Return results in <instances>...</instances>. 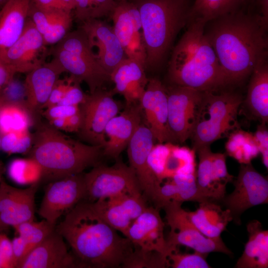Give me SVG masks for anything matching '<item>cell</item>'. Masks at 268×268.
<instances>
[{"label": "cell", "mask_w": 268, "mask_h": 268, "mask_svg": "<svg viewBox=\"0 0 268 268\" xmlns=\"http://www.w3.org/2000/svg\"><path fill=\"white\" fill-rule=\"evenodd\" d=\"M210 23L204 33L231 85L242 82L268 60V24L239 9Z\"/></svg>", "instance_id": "1"}, {"label": "cell", "mask_w": 268, "mask_h": 268, "mask_svg": "<svg viewBox=\"0 0 268 268\" xmlns=\"http://www.w3.org/2000/svg\"><path fill=\"white\" fill-rule=\"evenodd\" d=\"M55 230L69 245L78 268H125L134 250L85 201L67 212Z\"/></svg>", "instance_id": "2"}, {"label": "cell", "mask_w": 268, "mask_h": 268, "mask_svg": "<svg viewBox=\"0 0 268 268\" xmlns=\"http://www.w3.org/2000/svg\"><path fill=\"white\" fill-rule=\"evenodd\" d=\"M189 22L169 62L171 84L201 91H218L232 85L205 35L206 23L200 19Z\"/></svg>", "instance_id": "3"}, {"label": "cell", "mask_w": 268, "mask_h": 268, "mask_svg": "<svg viewBox=\"0 0 268 268\" xmlns=\"http://www.w3.org/2000/svg\"><path fill=\"white\" fill-rule=\"evenodd\" d=\"M34 122L35 130L31 134V146L27 153L42 168V179L50 182L82 173L99 164L102 146L72 138L37 118Z\"/></svg>", "instance_id": "4"}, {"label": "cell", "mask_w": 268, "mask_h": 268, "mask_svg": "<svg viewBox=\"0 0 268 268\" xmlns=\"http://www.w3.org/2000/svg\"><path fill=\"white\" fill-rule=\"evenodd\" d=\"M185 0H134L140 16L145 69L163 64L174 40L188 22Z\"/></svg>", "instance_id": "5"}, {"label": "cell", "mask_w": 268, "mask_h": 268, "mask_svg": "<svg viewBox=\"0 0 268 268\" xmlns=\"http://www.w3.org/2000/svg\"><path fill=\"white\" fill-rule=\"evenodd\" d=\"M242 96L230 90L203 91L198 120L191 138L192 149L209 146L240 129L237 116Z\"/></svg>", "instance_id": "6"}, {"label": "cell", "mask_w": 268, "mask_h": 268, "mask_svg": "<svg viewBox=\"0 0 268 268\" xmlns=\"http://www.w3.org/2000/svg\"><path fill=\"white\" fill-rule=\"evenodd\" d=\"M53 59L65 72L88 86L90 93L102 88L111 80L110 74L99 63L82 28L69 32L51 51Z\"/></svg>", "instance_id": "7"}, {"label": "cell", "mask_w": 268, "mask_h": 268, "mask_svg": "<svg viewBox=\"0 0 268 268\" xmlns=\"http://www.w3.org/2000/svg\"><path fill=\"white\" fill-rule=\"evenodd\" d=\"M112 166L100 163L83 174L84 200L90 202L117 196L142 195L135 173L119 158Z\"/></svg>", "instance_id": "8"}, {"label": "cell", "mask_w": 268, "mask_h": 268, "mask_svg": "<svg viewBox=\"0 0 268 268\" xmlns=\"http://www.w3.org/2000/svg\"><path fill=\"white\" fill-rule=\"evenodd\" d=\"M182 202L171 201L162 208L170 228L166 240L169 254L178 249V246H186L195 251L209 254L219 252L233 255L221 238L211 239L203 235L191 221L188 211L182 207Z\"/></svg>", "instance_id": "9"}, {"label": "cell", "mask_w": 268, "mask_h": 268, "mask_svg": "<svg viewBox=\"0 0 268 268\" xmlns=\"http://www.w3.org/2000/svg\"><path fill=\"white\" fill-rule=\"evenodd\" d=\"M166 88L168 127L171 141L182 143L192 134L199 115L203 91L174 84Z\"/></svg>", "instance_id": "10"}, {"label": "cell", "mask_w": 268, "mask_h": 268, "mask_svg": "<svg viewBox=\"0 0 268 268\" xmlns=\"http://www.w3.org/2000/svg\"><path fill=\"white\" fill-rule=\"evenodd\" d=\"M111 91L99 89L87 94L79 105L81 124L77 132L84 142L103 147L105 143V127L114 117L121 111L122 104L113 98Z\"/></svg>", "instance_id": "11"}, {"label": "cell", "mask_w": 268, "mask_h": 268, "mask_svg": "<svg viewBox=\"0 0 268 268\" xmlns=\"http://www.w3.org/2000/svg\"><path fill=\"white\" fill-rule=\"evenodd\" d=\"M234 191L220 201L232 216V221L241 224V216L253 206L268 202V179L258 172L251 163L241 164L238 176L232 182Z\"/></svg>", "instance_id": "12"}, {"label": "cell", "mask_w": 268, "mask_h": 268, "mask_svg": "<svg viewBox=\"0 0 268 268\" xmlns=\"http://www.w3.org/2000/svg\"><path fill=\"white\" fill-rule=\"evenodd\" d=\"M84 197L82 173L50 182L45 189L38 214L56 225L59 218L84 200Z\"/></svg>", "instance_id": "13"}, {"label": "cell", "mask_w": 268, "mask_h": 268, "mask_svg": "<svg viewBox=\"0 0 268 268\" xmlns=\"http://www.w3.org/2000/svg\"><path fill=\"white\" fill-rule=\"evenodd\" d=\"M156 141L150 129L141 123L127 146L130 166L135 173L142 195L154 204L161 183L152 170L148 159Z\"/></svg>", "instance_id": "14"}, {"label": "cell", "mask_w": 268, "mask_h": 268, "mask_svg": "<svg viewBox=\"0 0 268 268\" xmlns=\"http://www.w3.org/2000/svg\"><path fill=\"white\" fill-rule=\"evenodd\" d=\"M114 32L127 58L134 59L145 68L146 53L139 11L133 2L120 0L111 11Z\"/></svg>", "instance_id": "15"}, {"label": "cell", "mask_w": 268, "mask_h": 268, "mask_svg": "<svg viewBox=\"0 0 268 268\" xmlns=\"http://www.w3.org/2000/svg\"><path fill=\"white\" fill-rule=\"evenodd\" d=\"M46 46L28 17L20 37L0 58L15 73H27L45 63Z\"/></svg>", "instance_id": "16"}, {"label": "cell", "mask_w": 268, "mask_h": 268, "mask_svg": "<svg viewBox=\"0 0 268 268\" xmlns=\"http://www.w3.org/2000/svg\"><path fill=\"white\" fill-rule=\"evenodd\" d=\"M146 200L143 195L125 194L90 203L105 222L126 237L130 227L147 206Z\"/></svg>", "instance_id": "17"}, {"label": "cell", "mask_w": 268, "mask_h": 268, "mask_svg": "<svg viewBox=\"0 0 268 268\" xmlns=\"http://www.w3.org/2000/svg\"><path fill=\"white\" fill-rule=\"evenodd\" d=\"M39 186L36 183L26 189L0 182V232L9 226L34 220L35 196Z\"/></svg>", "instance_id": "18"}, {"label": "cell", "mask_w": 268, "mask_h": 268, "mask_svg": "<svg viewBox=\"0 0 268 268\" xmlns=\"http://www.w3.org/2000/svg\"><path fill=\"white\" fill-rule=\"evenodd\" d=\"M195 151L188 147L167 142L155 144L149 154L148 163L162 184L164 180L186 172H196Z\"/></svg>", "instance_id": "19"}, {"label": "cell", "mask_w": 268, "mask_h": 268, "mask_svg": "<svg viewBox=\"0 0 268 268\" xmlns=\"http://www.w3.org/2000/svg\"><path fill=\"white\" fill-rule=\"evenodd\" d=\"M164 226L159 209L147 206L130 227L126 237L141 251L158 252L168 258L169 252L164 235Z\"/></svg>", "instance_id": "20"}, {"label": "cell", "mask_w": 268, "mask_h": 268, "mask_svg": "<svg viewBox=\"0 0 268 268\" xmlns=\"http://www.w3.org/2000/svg\"><path fill=\"white\" fill-rule=\"evenodd\" d=\"M65 72L60 63L53 58L27 73L23 84L24 104L33 117L41 113L42 107L60 75Z\"/></svg>", "instance_id": "21"}, {"label": "cell", "mask_w": 268, "mask_h": 268, "mask_svg": "<svg viewBox=\"0 0 268 268\" xmlns=\"http://www.w3.org/2000/svg\"><path fill=\"white\" fill-rule=\"evenodd\" d=\"M147 122L158 143L172 142L168 127V99L166 87L157 78H148L139 101Z\"/></svg>", "instance_id": "22"}, {"label": "cell", "mask_w": 268, "mask_h": 268, "mask_svg": "<svg viewBox=\"0 0 268 268\" xmlns=\"http://www.w3.org/2000/svg\"><path fill=\"white\" fill-rule=\"evenodd\" d=\"M85 33L90 46L97 50L96 57L110 74L127 56L113 27L99 18L88 19L80 27Z\"/></svg>", "instance_id": "23"}, {"label": "cell", "mask_w": 268, "mask_h": 268, "mask_svg": "<svg viewBox=\"0 0 268 268\" xmlns=\"http://www.w3.org/2000/svg\"><path fill=\"white\" fill-rule=\"evenodd\" d=\"M142 111L139 103L126 105L122 112L110 120L105 129L103 156L119 158L141 123Z\"/></svg>", "instance_id": "24"}, {"label": "cell", "mask_w": 268, "mask_h": 268, "mask_svg": "<svg viewBox=\"0 0 268 268\" xmlns=\"http://www.w3.org/2000/svg\"><path fill=\"white\" fill-rule=\"evenodd\" d=\"M78 268L64 238L55 230L33 249L17 268Z\"/></svg>", "instance_id": "25"}, {"label": "cell", "mask_w": 268, "mask_h": 268, "mask_svg": "<svg viewBox=\"0 0 268 268\" xmlns=\"http://www.w3.org/2000/svg\"><path fill=\"white\" fill-rule=\"evenodd\" d=\"M145 70L141 63L127 57L111 73V81L115 84L112 91L123 95L126 105L139 103L148 80Z\"/></svg>", "instance_id": "26"}, {"label": "cell", "mask_w": 268, "mask_h": 268, "mask_svg": "<svg viewBox=\"0 0 268 268\" xmlns=\"http://www.w3.org/2000/svg\"><path fill=\"white\" fill-rule=\"evenodd\" d=\"M28 17L42 35L46 46L55 45L63 39L69 32L72 22L71 11L40 9L32 2Z\"/></svg>", "instance_id": "27"}, {"label": "cell", "mask_w": 268, "mask_h": 268, "mask_svg": "<svg viewBox=\"0 0 268 268\" xmlns=\"http://www.w3.org/2000/svg\"><path fill=\"white\" fill-rule=\"evenodd\" d=\"M31 4V0H8L0 10V56L22 34Z\"/></svg>", "instance_id": "28"}, {"label": "cell", "mask_w": 268, "mask_h": 268, "mask_svg": "<svg viewBox=\"0 0 268 268\" xmlns=\"http://www.w3.org/2000/svg\"><path fill=\"white\" fill-rule=\"evenodd\" d=\"M191 221L206 237L218 239L232 221L230 211L223 209L218 202L205 201L199 203V207L194 211H188Z\"/></svg>", "instance_id": "29"}, {"label": "cell", "mask_w": 268, "mask_h": 268, "mask_svg": "<svg viewBox=\"0 0 268 268\" xmlns=\"http://www.w3.org/2000/svg\"><path fill=\"white\" fill-rule=\"evenodd\" d=\"M248 240L236 268H267L268 267V231L257 220L247 225Z\"/></svg>", "instance_id": "30"}, {"label": "cell", "mask_w": 268, "mask_h": 268, "mask_svg": "<svg viewBox=\"0 0 268 268\" xmlns=\"http://www.w3.org/2000/svg\"><path fill=\"white\" fill-rule=\"evenodd\" d=\"M251 75L245 104L254 119L266 124L268 121V60L258 64Z\"/></svg>", "instance_id": "31"}, {"label": "cell", "mask_w": 268, "mask_h": 268, "mask_svg": "<svg viewBox=\"0 0 268 268\" xmlns=\"http://www.w3.org/2000/svg\"><path fill=\"white\" fill-rule=\"evenodd\" d=\"M248 0H194L189 9L188 22L200 19L205 22L240 9Z\"/></svg>", "instance_id": "32"}, {"label": "cell", "mask_w": 268, "mask_h": 268, "mask_svg": "<svg viewBox=\"0 0 268 268\" xmlns=\"http://www.w3.org/2000/svg\"><path fill=\"white\" fill-rule=\"evenodd\" d=\"M228 136L225 144L226 154L240 164L250 163L260 153L253 134L239 129L232 132Z\"/></svg>", "instance_id": "33"}, {"label": "cell", "mask_w": 268, "mask_h": 268, "mask_svg": "<svg viewBox=\"0 0 268 268\" xmlns=\"http://www.w3.org/2000/svg\"><path fill=\"white\" fill-rule=\"evenodd\" d=\"M196 152L199 157L196 171V184L199 192L205 201L217 202L212 180L213 152L209 146L201 147Z\"/></svg>", "instance_id": "34"}, {"label": "cell", "mask_w": 268, "mask_h": 268, "mask_svg": "<svg viewBox=\"0 0 268 268\" xmlns=\"http://www.w3.org/2000/svg\"><path fill=\"white\" fill-rule=\"evenodd\" d=\"M31 116L24 103H9L0 112V134L28 130Z\"/></svg>", "instance_id": "35"}, {"label": "cell", "mask_w": 268, "mask_h": 268, "mask_svg": "<svg viewBox=\"0 0 268 268\" xmlns=\"http://www.w3.org/2000/svg\"><path fill=\"white\" fill-rule=\"evenodd\" d=\"M10 178L19 185H31L42 178V169L38 163L32 158L13 160L8 167Z\"/></svg>", "instance_id": "36"}, {"label": "cell", "mask_w": 268, "mask_h": 268, "mask_svg": "<svg viewBox=\"0 0 268 268\" xmlns=\"http://www.w3.org/2000/svg\"><path fill=\"white\" fill-rule=\"evenodd\" d=\"M55 226L43 219L39 222L25 221L13 228L26 241L29 253L55 230Z\"/></svg>", "instance_id": "37"}, {"label": "cell", "mask_w": 268, "mask_h": 268, "mask_svg": "<svg viewBox=\"0 0 268 268\" xmlns=\"http://www.w3.org/2000/svg\"><path fill=\"white\" fill-rule=\"evenodd\" d=\"M226 154L213 153L212 160V180L217 202L219 203L226 195V185L234 180L227 170Z\"/></svg>", "instance_id": "38"}, {"label": "cell", "mask_w": 268, "mask_h": 268, "mask_svg": "<svg viewBox=\"0 0 268 268\" xmlns=\"http://www.w3.org/2000/svg\"><path fill=\"white\" fill-rule=\"evenodd\" d=\"M28 130L11 132L2 135L1 148L9 154L28 153L32 144L31 134Z\"/></svg>", "instance_id": "39"}, {"label": "cell", "mask_w": 268, "mask_h": 268, "mask_svg": "<svg viewBox=\"0 0 268 268\" xmlns=\"http://www.w3.org/2000/svg\"><path fill=\"white\" fill-rule=\"evenodd\" d=\"M207 255L195 251L193 253H181L177 250L168 255V260L169 266L173 268H209Z\"/></svg>", "instance_id": "40"}, {"label": "cell", "mask_w": 268, "mask_h": 268, "mask_svg": "<svg viewBox=\"0 0 268 268\" xmlns=\"http://www.w3.org/2000/svg\"><path fill=\"white\" fill-rule=\"evenodd\" d=\"M76 78L70 75L64 79H59L54 86L42 110L57 105L63 98L68 88Z\"/></svg>", "instance_id": "41"}, {"label": "cell", "mask_w": 268, "mask_h": 268, "mask_svg": "<svg viewBox=\"0 0 268 268\" xmlns=\"http://www.w3.org/2000/svg\"><path fill=\"white\" fill-rule=\"evenodd\" d=\"M81 82L75 79L57 105L79 106L85 100L86 95L80 87Z\"/></svg>", "instance_id": "42"}, {"label": "cell", "mask_w": 268, "mask_h": 268, "mask_svg": "<svg viewBox=\"0 0 268 268\" xmlns=\"http://www.w3.org/2000/svg\"><path fill=\"white\" fill-rule=\"evenodd\" d=\"M13 261L11 241L0 232V268H13Z\"/></svg>", "instance_id": "43"}, {"label": "cell", "mask_w": 268, "mask_h": 268, "mask_svg": "<svg viewBox=\"0 0 268 268\" xmlns=\"http://www.w3.org/2000/svg\"><path fill=\"white\" fill-rule=\"evenodd\" d=\"M79 111V106L56 105L45 109L42 114L50 121L56 118H67Z\"/></svg>", "instance_id": "44"}, {"label": "cell", "mask_w": 268, "mask_h": 268, "mask_svg": "<svg viewBox=\"0 0 268 268\" xmlns=\"http://www.w3.org/2000/svg\"><path fill=\"white\" fill-rule=\"evenodd\" d=\"M260 153L262 155L263 164L268 168V134L266 124L261 123L254 134Z\"/></svg>", "instance_id": "45"}, {"label": "cell", "mask_w": 268, "mask_h": 268, "mask_svg": "<svg viewBox=\"0 0 268 268\" xmlns=\"http://www.w3.org/2000/svg\"><path fill=\"white\" fill-rule=\"evenodd\" d=\"M115 1L112 0H89L90 18H99L112 10Z\"/></svg>", "instance_id": "46"}, {"label": "cell", "mask_w": 268, "mask_h": 268, "mask_svg": "<svg viewBox=\"0 0 268 268\" xmlns=\"http://www.w3.org/2000/svg\"><path fill=\"white\" fill-rule=\"evenodd\" d=\"M14 268H17L28 253V246L24 239L18 236L11 241Z\"/></svg>", "instance_id": "47"}, {"label": "cell", "mask_w": 268, "mask_h": 268, "mask_svg": "<svg viewBox=\"0 0 268 268\" xmlns=\"http://www.w3.org/2000/svg\"><path fill=\"white\" fill-rule=\"evenodd\" d=\"M76 19L82 23L90 18L89 0H74Z\"/></svg>", "instance_id": "48"}, {"label": "cell", "mask_w": 268, "mask_h": 268, "mask_svg": "<svg viewBox=\"0 0 268 268\" xmlns=\"http://www.w3.org/2000/svg\"><path fill=\"white\" fill-rule=\"evenodd\" d=\"M15 74L0 58V88L3 89L11 83Z\"/></svg>", "instance_id": "49"}, {"label": "cell", "mask_w": 268, "mask_h": 268, "mask_svg": "<svg viewBox=\"0 0 268 268\" xmlns=\"http://www.w3.org/2000/svg\"><path fill=\"white\" fill-rule=\"evenodd\" d=\"M81 124V116L79 111L76 114L68 117L65 131L68 132L77 133Z\"/></svg>", "instance_id": "50"}, {"label": "cell", "mask_w": 268, "mask_h": 268, "mask_svg": "<svg viewBox=\"0 0 268 268\" xmlns=\"http://www.w3.org/2000/svg\"><path fill=\"white\" fill-rule=\"evenodd\" d=\"M31 2L34 6L40 9H64L59 0H31Z\"/></svg>", "instance_id": "51"}, {"label": "cell", "mask_w": 268, "mask_h": 268, "mask_svg": "<svg viewBox=\"0 0 268 268\" xmlns=\"http://www.w3.org/2000/svg\"><path fill=\"white\" fill-rule=\"evenodd\" d=\"M262 15H261L264 22L268 23V0H260Z\"/></svg>", "instance_id": "52"}, {"label": "cell", "mask_w": 268, "mask_h": 268, "mask_svg": "<svg viewBox=\"0 0 268 268\" xmlns=\"http://www.w3.org/2000/svg\"><path fill=\"white\" fill-rule=\"evenodd\" d=\"M63 8L67 10L72 11L74 9V0H59Z\"/></svg>", "instance_id": "53"}, {"label": "cell", "mask_w": 268, "mask_h": 268, "mask_svg": "<svg viewBox=\"0 0 268 268\" xmlns=\"http://www.w3.org/2000/svg\"><path fill=\"white\" fill-rule=\"evenodd\" d=\"M10 102H11L8 99L3 91L2 93L0 95V112L5 105Z\"/></svg>", "instance_id": "54"}, {"label": "cell", "mask_w": 268, "mask_h": 268, "mask_svg": "<svg viewBox=\"0 0 268 268\" xmlns=\"http://www.w3.org/2000/svg\"><path fill=\"white\" fill-rule=\"evenodd\" d=\"M3 171V168L2 164L0 163V182L1 181V176Z\"/></svg>", "instance_id": "55"}, {"label": "cell", "mask_w": 268, "mask_h": 268, "mask_svg": "<svg viewBox=\"0 0 268 268\" xmlns=\"http://www.w3.org/2000/svg\"><path fill=\"white\" fill-rule=\"evenodd\" d=\"M8 0H0V4H3L5 3Z\"/></svg>", "instance_id": "56"}, {"label": "cell", "mask_w": 268, "mask_h": 268, "mask_svg": "<svg viewBox=\"0 0 268 268\" xmlns=\"http://www.w3.org/2000/svg\"><path fill=\"white\" fill-rule=\"evenodd\" d=\"M1 135L0 134V149L1 148Z\"/></svg>", "instance_id": "57"}, {"label": "cell", "mask_w": 268, "mask_h": 268, "mask_svg": "<svg viewBox=\"0 0 268 268\" xmlns=\"http://www.w3.org/2000/svg\"><path fill=\"white\" fill-rule=\"evenodd\" d=\"M2 89H3L2 88H0V95L3 92Z\"/></svg>", "instance_id": "58"}, {"label": "cell", "mask_w": 268, "mask_h": 268, "mask_svg": "<svg viewBox=\"0 0 268 268\" xmlns=\"http://www.w3.org/2000/svg\"><path fill=\"white\" fill-rule=\"evenodd\" d=\"M112 0L115 1V0Z\"/></svg>", "instance_id": "59"}, {"label": "cell", "mask_w": 268, "mask_h": 268, "mask_svg": "<svg viewBox=\"0 0 268 268\" xmlns=\"http://www.w3.org/2000/svg\"></svg>", "instance_id": "60"}]
</instances>
